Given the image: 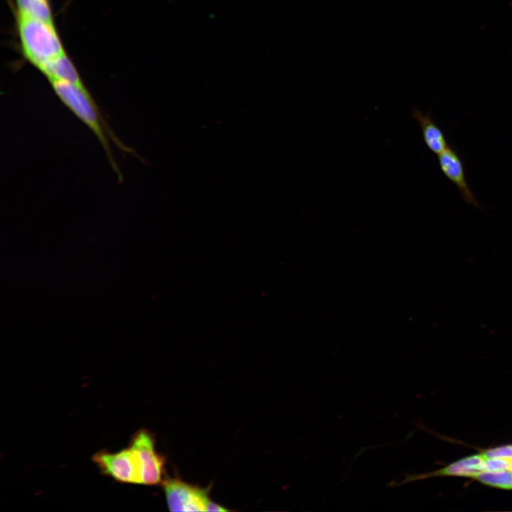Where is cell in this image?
Here are the masks:
<instances>
[{
	"instance_id": "7",
	"label": "cell",
	"mask_w": 512,
	"mask_h": 512,
	"mask_svg": "<svg viewBox=\"0 0 512 512\" xmlns=\"http://www.w3.org/2000/svg\"><path fill=\"white\" fill-rule=\"evenodd\" d=\"M485 457L482 454L471 455L436 471L423 474H406L400 481H393L388 483L389 487L400 486L412 481L435 476H459L474 478L483 471Z\"/></svg>"
},
{
	"instance_id": "10",
	"label": "cell",
	"mask_w": 512,
	"mask_h": 512,
	"mask_svg": "<svg viewBox=\"0 0 512 512\" xmlns=\"http://www.w3.org/2000/svg\"><path fill=\"white\" fill-rule=\"evenodd\" d=\"M16 2L18 13L53 23L48 0H16Z\"/></svg>"
},
{
	"instance_id": "11",
	"label": "cell",
	"mask_w": 512,
	"mask_h": 512,
	"mask_svg": "<svg viewBox=\"0 0 512 512\" xmlns=\"http://www.w3.org/2000/svg\"><path fill=\"white\" fill-rule=\"evenodd\" d=\"M474 479L479 482L501 489H512V471H481Z\"/></svg>"
},
{
	"instance_id": "8",
	"label": "cell",
	"mask_w": 512,
	"mask_h": 512,
	"mask_svg": "<svg viewBox=\"0 0 512 512\" xmlns=\"http://www.w3.org/2000/svg\"><path fill=\"white\" fill-rule=\"evenodd\" d=\"M412 117L417 122L427 147L434 154L439 155L449 146L442 129L434 122L430 113H424L415 108Z\"/></svg>"
},
{
	"instance_id": "2",
	"label": "cell",
	"mask_w": 512,
	"mask_h": 512,
	"mask_svg": "<svg viewBox=\"0 0 512 512\" xmlns=\"http://www.w3.org/2000/svg\"><path fill=\"white\" fill-rule=\"evenodd\" d=\"M16 17L23 56L36 68L65 53L53 23L18 12Z\"/></svg>"
},
{
	"instance_id": "12",
	"label": "cell",
	"mask_w": 512,
	"mask_h": 512,
	"mask_svg": "<svg viewBox=\"0 0 512 512\" xmlns=\"http://www.w3.org/2000/svg\"><path fill=\"white\" fill-rule=\"evenodd\" d=\"M483 471H505L512 469V459L507 458H485L483 463Z\"/></svg>"
},
{
	"instance_id": "14",
	"label": "cell",
	"mask_w": 512,
	"mask_h": 512,
	"mask_svg": "<svg viewBox=\"0 0 512 512\" xmlns=\"http://www.w3.org/2000/svg\"><path fill=\"white\" fill-rule=\"evenodd\" d=\"M511 471H512V469H511Z\"/></svg>"
},
{
	"instance_id": "9",
	"label": "cell",
	"mask_w": 512,
	"mask_h": 512,
	"mask_svg": "<svg viewBox=\"0 0 512 512\" xmlns=\"http://www.w3.org/2000/svg\"><path fill=\"white\" fill-rule=\"evenodd\" d=\"M38 70L48 80L58 79L70 82L86 92H89L82 82L79 73L66 53L48 61Z\"/></svg>"
},
{
	"instance_id": "4",
	"label": "cell",
	"mask_w": 512,
	"mask_h": 512,
	"mask_svg": "<svg viewBox=\"0 0 512 512\" xmlns=\"http://www.w3.org/2000/svg\"><path fill=\"white\" fill-rule=\"evenodd\" d=\"M92 460L103 474L119 482L142 484L140 466L129 447L117 452L101 450L92 456Z\"/></svg>"
},
{
	"instance_id": "13",
	"label": "cell",
	"mask_w": 512,
	"mask_h": 512,
	"mask_svg": "<svg viewBox=\"0 0 512 512\" xmlns=\"http://www.w3.org/2000/svg\"><path fill=\"white\" fill-rule=\"evenodd\" d=\"M485 458H507L512 459V445H503L487 449L481 453Z\"/></svg>"
},
{
	"instance_id": "3",
	"label": "cell",
	"mask_w": 512,
	"mask_h": 512,
	"mask_svg": "<svg viewBox=\"0 0 512 512\" xmlns=\"http://www.w3.org/2000/svg\"><path fill=\"white\" fill-rule=\"evenodd\" d=\"M161 484L171 511H228L210 498L209 489L188 484L176 477L166 478Z\"/></svg>"
},
{
	"instance_id": "6",
	"label": "cell",
	"mask_w": 512,
	"mask_h": 512,
	"mask_svg": "<svg viewBox=\"0 0 512 512\" xmlns=\"http://www.w3.org/2000/svg\"><path fill=\"white\" fill-rule=\"evenodd\" d=\"M437 160L442 172L456 186L462 199L469 205L480 208L468 184L464 164L458 153L449 146L437 155Z\"/></svg>"
},
{
	"instance_id": "1",
	"label": "cell",
	"mask_w": 512,
	"mask_h": 512,
	"mask_svg": "<svg viewBox=\"0 0 512 512\" xmlns=\"http://www.w3.org/2000/svg\"><path fill=\"white\" fill-rule=\"evenodd\" d=\"M48 80L53 91L64 105L85 123L96 136L107 154L110 166L121 181L122 176L113 156L110 141L112 140L117 148L124 153L133 154L134 151L124 145L114 135L90 92H86L65 80L58 79Z\"/></svg>"
},
{
	"instance_id": "5",
	"label": "cell",
	"mask_w": 512,
	"mask_h": 512,
	"mask_svg": "<svg viewBox=\"0 0 512 512\" xmlns=\"http://www.w3.org/2000/svg\"><path fill=\"white\" fill-rule=\"evenodd\" d=\"M129 447L137 457L142 484L153 486L162 483L165 458L156 452L152 434L145 429L139 430L131 438Z\"/></svg>"
}]
</instances>
